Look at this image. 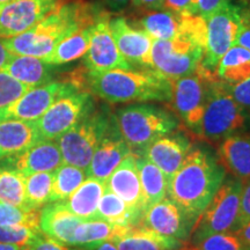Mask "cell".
Here are the masks:
<instances>
[{
    "instance_id": "1",
    "label": "cell",
    "mask_w": 250,
    "mask_h": 250,
    "mask_svg": "<svg viewBox=\"0 0 250 250\" xmlns=\"http://www.w3.org/2000/svg\"><path fill=\"white\" fill-rule=\"evenodd\" d=\"M99 13L100 11L85 0H72L29 30L4 39L5 45L13 55L31 56L45 61L62 40L79 28L95 22Z\"/></svg>"
},
{
    "instance_id": "2",
    "label": "cell",
    "mask_w": 250,
    "mask_h": 250,
    "mask_svg": "<svg viewBox=\"0 0 250 250\" xmlns=\"http://www.w3.org/2000/svg\"><path fill=\"white\" fill-rule=\"evenodd\" d=\"M226 173L211 152L190 149L168 182L167 195L187 214L197 219L223 184Z\"/></svg>"
},
{
    "instance_id": "3",
    "label": "cell",
    "mask_w": 250,
    "mask_h": 250,
    "mask_svg": "<svg viewBox=\"0 0 250 250\" xmlns=\"http://www.w3.org/2000/svg\"><path fill=\"white\" fill-rule=\"evenodd\" d=\"M88 88L109 103L160 101L171 99V81L153 70H110L88 72Z\"/></svg>"
},
{
    "instance_id": "4",
    "label": "cell",
    "mask_w": 250,
    "mask_h": 250,
    "mask_svg": "<svg viewBox=\"0 0 250 250\" xmlns=\"http://www.w3.org/2000/svg\"><path fill=\"white\" fill-rule=\"evenodd\" d=\"M121 136L132 153H140L158 138L177 127L176 117L165 109L149 104H133L117 110L114 117Z\"/></svg>"
},
{
    "instance_id": "5",
    "label": "cell",
    "mask_w": 250,
    "mask_h": 250,
    "mask_svg": "<svg viewBox=\"0 0 250 250\" xmlns=\"http://www.w3.org/2000/svg\"><path fill=\"white\" fill-rule=\"evenodd\" d=\"M246 110L232 96L228 83L211 81L198 136L212 142L232 136L248 124Z\"/></svg>"
},
{
    "instance_id": "6",
    "label": "cell",
    "mask_w": 250,
    "mask_h": 250,
    "mask_svg": "<svg viewBox=\"0 0 250 250\" xmlns=\"http://www.w3.org/2000/svg\"><path fill=\"white\" fill-rule=\"evenodd\" d=\"M242 182L235 177L225 179L204 211L197 218L190 241L198 242L217 233H234L237 229Z\"/></svg>"
},
{
    "instance_id": "7",
    "label": "cell",
    "mask_w": 250,
    "mask_h": 250,
    "mask_svg": "<svg viewBox=\"0 0 250 250\" xmlns=\"http://www.w3.org/2000/svg\"><path fill=\"white\" fill-rule=\"evenodd\" d=\"M114 124L103 112H89L57 139L62 162L86 170L94 152Z\"/></svg>"
},
{
    "instance_id": "8",
    "label": "cell",
    "mask_w": 250,
    "mask_h": 250,
    "mask_svg": "<svg viewBox=\"0 0 250 250\" xmlns=\"http://www.w3.org/2000/svg\"><path fill=\"white\" fill-rule=\"evenodd\" d=\"M217 79V74L205 70L201 62L193 73L171 81V107L180 120L196 134L199 133L204 115L208 86Z\"/></svg>"
},
{
    "instance_id": "9",
    "label": "cell",
    "mask_w": 250,
    "mask_h": 250,
    "mask_svg": "<svg viewBox=\"0 0 250 250\" xmlns=\"http://www.w3.org/2000/svg\"><path fill=\"white\" fill-rule=\"evenodd\" d=\"M203 56L204 49L181 37L153 40L152 70L173 81L193 73L201 65Z\"/></svg>"
},
{
    "instance_id": "10",
    "label": "cell",
    "mask_w": 250,
    "mask_h": 250,
    "mask_svg": "<svg viewBox=\"0 0 250 250\" xmlns=\"http://www.w3.org/2000/svg\"><path fill=\"white\" fill-rule=\"evenodd\" d=\"M81 83L77 77L70 80H51L42 86L34 87L8 107L0 109V120H22L35 122L58 99L77 90Z\"/></svg>"
},
{
    "instance_id": "11",
    "label": "cell",
    "mask_w": 250,
    "mask_h": 250,
    "mask_svg": "<svg viewBox=\"0 0 250 250\" xmlns=\"http://www.w3.org/2000/svg\"><path fill=\"white\" fill-rule=\"evenodd\" d=\"M92 111L93 99L89 93L77 90L62 96L35 121L41 139L57 140Z\"/></svg>"
},
{
    "instance_id": "12",
    "label": "cell",
    "mask_w": 250,
    "mask_h": 250,
    "mask_svg": "<svg viewBox=\"0 0 250 250\" xmlns=\"http://www.w3.org/2000/svg\"><path fill=\"white\" fill-rule=\"evenodd\" d=\"M208 34L202 66L217 74V67L223 56L235 43L240 26V6L228 0L223 7L206 20Z\"/></svg>"
},
{
    "instance_id": "13",
    "label": "cell",
    "mask_w": 250,
    "mask_h": 250,
    "mask_svg": "<svg viewBox=\"0 0 250 250\" xmlns=\"http://www.w3.org/2000/svg\"><path fill=\"white\" fill-rule=\"evenodd\" d=\"M110 13L100 11L95 22L92 24L88 51L86 52L85 66L88 72H104L110 70H133V66L118 50L112 37L109 20Z\"/></svg>"
},
{
    "instance_id": "14",
    "label": "cell",
    "mask_w": 250,
    "mask_h": 250,
    "mask_svg": "<svg viewBox=\"0 0 250 250\" xmlns=\"http://www.w3.org/2000/svg\"><path fill=\"white\" fill-rule=\"evenodd\" d=\"M70 1L72 0H12L0 5V37L20 35Z\"/></svg>"
},
{
    "instance_id": "15",
    "label": "cell",
    "mask_w": 250,
    "mask_h": 250,
    "mask_svg": "<svg viewBox=\"0 0 250 250\" xmlns=\"http://www.w3.org/2000/svg\"><path fill=\"white\" fill-rule=\"evenodd\" d=\"M196 220L171 199L164 198L145 211L142 224L156 233L188 243Z\"/></svg>"
},
{
    "instance_id": "16",
    "label": "cell",
    "mask_w": 250,
    "mask_h": 250,
    "mask_svg": "<svg viewBox=\"0 0 250 250\" xmlns=\"http://www.w3.org/2000/svg\"><path fill=\"white\" fill-rule=\"evenodd\" d=\"M109 27L122 56L133 67L152 70V37L139 28L133 27L126 18L121 15L110 17Z\"/></svg>"
},
{
    "instance_id": "17",
    "label": "cell",
    "mask_w": 250,
    "mask_h": 250,
    "mask_svg": "<svg viewBox=\"0 0 250 250\" xmlns=\"http://www.w3.org/2000/svg\"><path fill=\"white\" fill-rule=\"evenodd\" d=\"M4 168L17 170L24 176L34 173H54L62 164L57 140L42 139L26 151L0 160Z\"/></svg>"
},
{
    "instance_id": "18",
    "label": "cell",
    "mask_w": 250,
    "mask_h": 250,
    "mask_svg": "<svg viewBox=\"0 0 250 250\" xmlns=\"http://www.w3.org/2000/svg\"><path fill=\"white\" fill-rule=\"evenodd\" d=\"M130 153H132L130 146L121 136L115 123L94 152L86 169L87 177H93L105 183L112 171Z\"/></svg>"
},
{
    "instance_id": "19",
    "label": "cell",
    "mask_w": 250,
    "mask_h": 250,
    "mask_svg": "<svg viewBox=\"0 0 250 250\" xmlns=\"http://www.w3.org/2000/svg\"><path fill=\"white\" fill-rule=\"evenodd\" d=\"M107 189L120 197L129 208L145 213L142 186H140L136 154L126 155L105 182Z\"/></svg>"
},
{
    "instance_id": "20",
    "label": "cell",
    "mask_w": 250,
    "mask_h": 250,
    "mask_svg": "<svg viewBox=\"0 0 250 250\" xmlns=\"http://www.w3.org/2000/svg\"><path fill=\"white\" fill-rule=\"evenodd\" d=\"M191 149V144L182 136H164L149 144L139 154L148 159L159 167L167 177L168 182L179 170L188 153Z\"/></svg>"
},
{
    "instance_id": "21",
    "label": "cell",
    "mask_w": 250,
    "mask_h": 250,
    "mask_svg": "<svg viewBox=\"0 0 250 250\" xmlns=\"http://www.w3.org/2000/svg\"><path fill=\"white\" fill-rule=\"evenodd\" d=\"M83 219L66 208L64 202H52L41 208L40 229L56 241L73 247L74 230Z\"/></svg>"
},
{
    "instance_id": "22",
    "label": "cell",
    "mask_w": 250,
    "mask_h": 250,
    "mask_svg": "<svg viewBox=\"0 0 250 250\" xmlns=\"http://www.w3.org/2000/svg\"><path fill=\"white\" fill-rule=\"evenodd\" d=\"M221 166L241 182L250 179V133H234L223 139L218 148Z\"/></svg>"
},
{
    "instance_id": "23",
    "label": "cell",
    "mask_w": 250,
    "mask_h": 250,
    "mask_svg": "<svg viewBox=\"0 0 250 250\" xmlns=\"http://www.w3.org/2000/svg\"><path fill=\"white\" fill-rule=\"evenodd\" d=\"M40 140L35 122L0 120V160L26 151Z\"/></svg>"
},
{
    "instance_id": "24",
    "label": "cell",
    "mask_w": 250,
    "mask_h": 250,
    "mask_svg": "<svg viewBox=\"0 0 250 250\" xmlns=\"http://www.w3.org/2000/svg\"><path fill=\"white\" fill-rule=\"evenodd\" d=\"M117 250H184L187 242L165 236L143 224L131 226L129 232L115 240Z\"/></svg>"
},
{
    "instance_id": "25",
    "label": "cell",
    "mask_w": 250,
    "mask_h": 250,
    "mask_svg": "<svg viewBox=\"0 0 250 250\" xmlns=\"http://www.w3.org/2000/svg\"><path fill=\"white\" fill-rule=\"evenodd\" d=\"M130 227L108 223L102 219L83 220L74 230L73 247L89 250L100 243L114 242L129 232Z\"/></svg>"
},
{
    "instance_id": "26",
    "label": "cell",
    "mask_w": 250,
    "mask_h": 250,
    "mask_svg": "<svg viewBox=\"0 0 250 250\" xmlns=\"http://www.w3.org/2000/svg\"><path fill=\"white\" fill-rule=\"evenodd\" d=\"M54 66L55 65L49 64L41 58L13 55L6 64L4 71L23 85L34 88L52 80V67Z\"/></svg>"
},
{
    "instance_id": "27",
    "label": "cell",
    "mask_w": 250,
    "mask_h": 250,
    "mask_svg": "<svg viewBox=\"0 0 250 250\" xmlns=\"http://www.w3.org/2000/svg\"><path fill=\"white\" fill-rule=\"evenodd\" d=\"M136 154L137 168H138L139 181L142 186L144 208L145 211L152 205L167 197L168 180L159 167L148 160L146 156L139 153Z\"/></svg>"
},
{
    "instance_id": "28",
    "label": "cell",
    "mask_w": 250,
    "mask_h": 250,
    "mask_svg": "<svg viewBox=\"0 0 250 250\" xmlns=\"http://www.w3.org/2000/svg\"><path fill=\"white\" fill-rule=\"evenodd\" d=\"M105 183L87 177L72 195L65 199L64 204L74 215L83 220L96 219L99 202L105 191Z\"/></svg>"
},
{
    "instance_id": "29",
    "label": "cell",
    "mask_w": 250,
    "mask_h": 250,
    "mask_svg": "<svg viewBox=\"0 0 250 250\" xmlns=\"http://www.w3.org/2000/svg\"><path fill=\"white\" fill-rule=\"evenodd\" d=\"M180 15L166 9H147L136 20L137 28L153 40H173L180 33Z\"/></svg>"
},
{
    "instance_id": "30",
    "label": "cell",
    "mask_w": 250,
    "mask_h": 250,
    "mask_svg": "<svg viewBox=\"0 0 250 250\" xmlns=\"http://www.w3.org/2000/svg\"><path fill=\"white\" fill-rule=\"evenodd\" d=\"M143 217V213L129 208L116 193L105 188V191L99 202L96 219H102L108 223L122 226H136L142 224Z\"/></svg>"
},
{
    "instance_id": "31",
    "label": "cell",
    "mask_w": 250,
    "mask_h": 250,
    "mask_svg": "<svg viewBox=\"0 0 250 250\" xmlns=\"http://www.w3.org/2000/svg\"><path fill=\"white\" fill-rule=\"evenodd\" d=\"M217 76L228 85H237L249 79L250 51L240 45H233L219 62Z\"/></svg>"
},
{
    "instance_id": "32",
    "label": "cell",
    "mask_w": 250,
    "mask_h": 250,
    "mask_svg": "<svg viewBox=\"0 0 250 250\" xmlns=\"http://www.w3.org/2000/svg\"><path fill=\"white\" fill-rule=\"evenodd\" d=\"M92 24L83 26L62 41L45 59L51 65H62L76 61L86 55L90 42Z\"/></svg>"
},
{
    "instance_id": "33",
    "label": "cell",
    "mask_w": 250,
    "mask_h": 250,
    "mask_svg": "<svg viewBox=\"0 0 250 250\" xmlns=\"http://www.w3.org/2000/svg\"><path fill=\"white\" fill-rule=\"evenodd\" d=\"M86 179L87 174L85 169L62 162L54 171L49 203L62 202L67 199Z\"/></svg>"
},
{
    "instance_id": "34",
    "label": "cell",
    "mask_w": 250,
    "mask_h": 250,
    "mask_svg": "<svg viewBox=\"0 0 250 250\" xmlns=\"http://www.w3.org/2000/svg\"><path fill=\"white\" fill-rule=\"evenodd\" d=\"M24 181L26 176L19 171L0 168V201L29 210L26 204Z\"/></svg>"
},
{
    "instance_id": "35",
    "label": "cell",
    "mask_w": 250,
    "mask_h": 250,
    "mask_svg": "<svg viewBox=\"0 0 250 250\" xmlns=\"http://www.w3.org/2000/svg\"><path fill=\"white\" fill-rule=\"evenodd\" d=\"M54 173H34L26 176V204L28 208H42L50 202Z\"/></svg>"
},
{
    "instance_id": "36",
    "label": "cell",
    "mask_w": 250,
    "mask_h": 250,
    "mask_svg": "<svg viewBox=\"0 0 250 250\" xmlns=\"http://www.w3.org/2000/svg\"><path fill=\"white\" fill-rule=\"evenodd\" d=\"M41 208H22L0 201V226L23 225L40 229Z\"/></svg>"
},
{
    "instance_id": "37",
    "label": "cell",
    "mask_w": 250,
    "mask_h": 250,
    "mask_svg": "<svg viewBox=\"0 0 250 250\" xmlns=\"http://www.w3.org/2000/svg\"><path fill=\"white\" fill-rule=\"evenodd\" d=\"M184 250H245V247L234 233H217L198 242L187 243Z\"/></svg>"
},
{
    "instance_id": "38",
    "label": "cell",
    "mask_w": 250,
    "mask_h": 250,
    "mask_svg": "<svg viewBox=\"0 0 250 250\" xmlns=\"http://www.w3.org/2000/svg\"><path fill=\"white\" fill-rule=\"evenodd\" d=\"M29 89H31L30 87L23 85L9 76L7 72L1 70L0 71V109L8 107Z\"/></svg>"
},
{
    "instance_id": "39",
    "label": "cell",
    "mask_w": 250,
    "mask_h": 250,
    "mask_svg": "<svg viewBox=\"0 0 250 250\" xmlns=\"http://www.w3.org/2000/svg\"><path fill=\"white\" fill-rule=\"evenodd\" d=\"M41 232L35 228L23 225L14 226H0V242L15 245L20 247H28L35 236Z\"/></svg>"
},
{
    "instance_id": "40",
    "label": "cell",
    "mask_w": 250,
    "mask_h": 250,
    "mask_svg": "<svg viewBox=\"0 0 250 250\" xmlns=\"http://www.w3.org/2000/svg\"><path fill=\"white\" fill-rule=\"evenodd\" d=\"M234 45H240L250 51V7L247 6H240V26Z\"/></svg>"
},
{
    "instance_id": "41",
    "label": "cell",
    "mask_w": 250,
    "mask_h": 250,
    "mask_svg": "<svg viewBox=\"0 0 250 250\" xmlns=\"http://www.w3.org/2000/svg\"><path fill=\"white\" fill-rule=\"evenodd\" d=\"M30 250H87L83 248H78V247L66 246L52 239L42 232H40L35 236V239L28 246Z\"/></svg>"
},
{
    "instance_id": "42",
    "label": "cell",
    "mask_w": 250,
    "mask_h": 250,
    "mask_svg": "<svg viewBox=\"0 0 250 250\" xmlns=\"http://www.w3.org/2000/svg\"><path fill=\"white\" fill-rule=\"evenodd\" d=\"M197 5L198 0H165L164 9L180 17L197 15Z\"/></svg>"
},
{
    "instance_id": "43",
    "label": "cell",
    "mask_w": 250,
    "mask_h": 250,
    "mask_svg": "<svg viewBox=\"0 0 250 250\" xmlns=\"http://www.w3.org/2000/svg\"><path fill=\"white\" fill-rule=\"evenodd\" d=\"M250 220V179L242 182L241 199H240V212L237 228Z\"/></svg>"
},
{
    "instance_id": "44",
    "label": "cell",
    "mask_w": 250,
    "mask_h": 250,
    "mask_svg": "<svg viewBox=\"0 0 250 250\" xmlns=\"http://www.w3.org/2000/svg\"><path fill=\"white\" fill-rule=\"evenodd\" d=\"M235 101L245 109H250V78L237 85H228Z\"/></svg>"
},
{
    "instance_id": "45",
    "label": "cell",
    "mask_w": 250,
    "mask_h": 250,
    "mask_svg": "<svg viewBox=\"0 0 250 250\" xmlns=\"http://www.w3.org/2000/svg\"><path fill=\"white\" fill-rule=\"evenodd\" d=\"M228 0H198L197 5V15L205 20L211 18L215 12H218Z\"/></svg>"
},
{
    "instance_id": "46",
    "label": "cell",
    "mask_w": 250,
    "mask_h": 250,
    "mask_svg": "<svg viewBox=\"0 0 250 250\" xmlns=\"http://www.w3.org/2000/svg\"><path fill=\"white\" fill-rule=\"evenodd\" d=\"M234 234L239 237L245 250H250V220L237 228Z\"/></svg>"
},
{
    "instance_id": "47",
    "label": "cell",
    "mask_w": 250,
    "mask_h": 250,
    "mask_svg": "<svg viewBox=\"0 0 250 250\" xmlns=\"http://www.w3.org/2000/svg\"><path fill=\"white\" fill-rule=\"evenodd\" d=\"M131 2L136 7L147 11V9H164L165 0H132Z\"/></svg>"
},
{
    "instance_id": "48",
    "label": "cell",
    "mask_w": 250,
    "mask_h": 250,
    "mask_svg": "<svg viewBox=\"0 0 250 250\" xmlns=\"http://www.w3.org/2000/svg\"><path fill=\"white\" fill-rule=\"evenodd\" d=\"M12 54L9 50L6 48L5 45V42H4V39L2 37H0V71L4 70V67L6 66V64L9 62V59L12 58Z\"/></svg>"
},
{
    "instance_id": "49",
    "label": "cell",
    "mask_w": 250,
    "mask_h": 250,
    "mask_svg": "<svg viewBox=\"0 0 250 250\" xmlns=\"http://www.w3.org/2000/svg\"><path fill=\"white\" fill-rule=\"evenodd\" d=\"M132 0H105L108 6L112 9H122L127 6Z\"/></svg>"
},
{
    "instance_id": "50",
    "label": "cell",
    "mask_w": 250,
    "mask_h": 250,
    "mask_svg": "<svg viewBox=\"0 0 250 250\" xmlns=\"http://www.w3.org/2000/svg\"><path fill=\"white\" fill-rule=\"evenodd\" d=\"M89 250H117L116 246L114 245V242H103V243H100L96 247H94V248L89 249Z\"/></svg>"
},
{
    "instance_id": "51",
    "label": "cell",
    "mask_w": 250,
    "mask_h": 250,
    "mask_svg": "<svg viewBox=\"0 0 250 250\" xmlns=\"http://www.w3.org/2000/svg\"><path fill=\"white\" fill-rule=\"evenodd\" d=\"M23 247L15 246V245H8V243H1L0 242V250H21Z\"/></svg>"
},
{
    "instance_id": "52",
    "label": "cell",
    "mask_w": 250,
    "mask_h": 250,
    "mask_svg": "<svg viewBox=\"0 0 250 250\" xmlns=\"http://www.w3.org/2000/svg\"><path fill=\"white\" fill-rule=\"evenodd\" d=\"M8 1H12V0H0V5L6 4V2H8Z\"/></svg>"
},
{
    "instance_id": "53",
    "label": "cell",
    "mask_w": 250,
    "mask_h": 250,
    "mask_svg": "<svg viewBox=\"0 0 250 250\" xmlns=\"http://www.w3.org/2000/svg\"><path fill=\"white\" fill-rule=\"evenodd\" d=\"M21 250H30V248H29V247H23V248Z\"/></svg>"
}]
</instances>
